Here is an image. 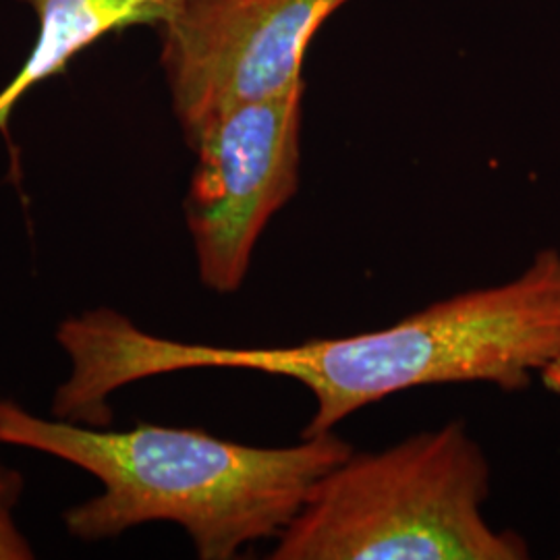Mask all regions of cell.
Returning <instances> with one entry per match:
<instances>
[{
  "mask_svg": "<svg viewBox=\"0 0 560 560\" xmlns=\"http://www.w3.org/2000/svg\"><path fill=\"white\" fill-rule=\"evenodd\" d=\"M71 376L55 395L62 420L108 425V397L131 382L198 368L252 370L307 388L314 413L301 439L335 432L363 407L402 390L486 382L523 390L560 358V252L541 249L520 277L430 303L351 337L287 347H217L161 339L101 307L62 322Z\"/></svg>",
  "mask_w": 560,
  "mask_h": 560,
  "instance_id": "cell-1",
  "label": "cell"
},
{
  "mask_svg": "<svg viewBox=\"0 0 560 560\" xmlns=\"http://www.w3.org/2000/svg\"><path fill=\"white\" fill-rule=\"evenodd\" d=\"M0 444L59 457L101 480L102 494L65 513L71 536L106 540L171 521L203 560L235 559L245 546L277 540L312 486L353 453L335 432L266 448L191 428L138 423L108 432L44 420L11 400H0Z\"/></svg>",
  "mask_w": 560,
  "mask_h": 560,
  "instance_id": "cell-2",
  "label": "cell"
},
{
  "mask_svg": "<svg viewBox=\"0 0 560 560\" xmlns=\"http://www.w3.org/2000/svg\"><path fill=\"white\" fill-rule=\"evenodd\" d=\"M490 463L465 421L378 453H351L316 481L272 560H523L520 534L494 529Z\"/></svg>",
  "mask_w": 560,
  "mask_h": 560,
  "instance_id": "cell-3",
  "label": "cell"
},
{
  "mask_svg": "<svg viewBox=\"0 0 560 560\" xmlns=\"http://www.w3.org/2000/svg\"><path fill=\"white\" fill-rule=\"evenodd\" d=\"M305 81L208 120L189 141L196 168L183 212L201 284L235 293L272 217L298 194Z\"/></svg>",
  "mask_w": 560,
  "mask_h": 560,
  "instance_id": "cell-4",
  "label": "cell"
},
{
  "mask_svg": "<svg viewBox=\"0 0 560 560\" xmlns=\"http://www.w3.org/2000/svg\"><path fill=\"white\" fill-rule=\"evenodd\" d=\"M349 0H185L161 32L173 113L189 143L208 120L303 81L322 25Z\"/></svg>",
  "mask_w": 560,
  "mask_h": 560,
  "instance_id": "cell-5",
  "label": "cell"
},
{
  "mask_svg": "<svg viewBox=\"0 0 560 560\" xmlns=\"http://www.w3.org/2000/svg\"><path fill=\"white\" fill-rule=\"evenodd\" d=\"M27 4L38 36L20 73L0 92V133L32 90L67 71L71 60L110 34L129 27H162L185 0H18Z\"/></svg>",
  "mask_w": 560,
  "mask_h": 560,
  "instance_id": "cell-6",
  "label": "cell"
},
{
  "mask_svg": "<svg viewBox=\"0 0 560 560\" xmlns=\"http://www.w3.org/2000/svg\"><path fill=\"white\" fill-rule=\"evenodd\" d=\"M21 492L23 478L20 471L0 459V560L34 559V550L15 521Z\"/></svg>",
  "mask_w": 560,
  "mask_h": 560,
  "instance_id": "cell-7",
  "label": "cell"
},
{
  "mask_svg": "<svg viewBox=\"0 0 560 560\" xmlns=\"http://www.w3.org/2000/svg\"><path fill=\"white\" fill-rule=\"evenodd\" d=\"M540 381L550 393L560 395V358L541 372Z\"/></svg>",
  "mask_w": 560,
  "mask_h": 560,
  "instance_id": "cell-8",
  "label": "cell"
}]
</instances>
